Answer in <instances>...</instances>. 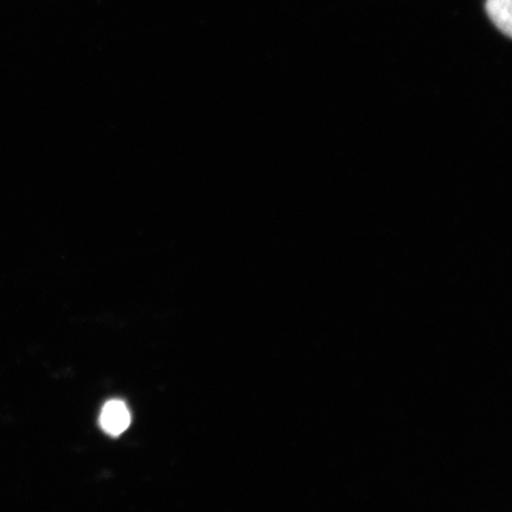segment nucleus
Masks as SVG:
<instances>
[{
  "mask_svg": "<svg viewBox=\"0 0 512 512\" xmlns=\"http://www.w3.org/2000/svg\"><path fill=\"white\" fill-rule=\"evenodd\" d=\"M131 425L130 409L121 400H111L102 408L100 426L112 437H119Z\"/></svg>",
  "mask_w": 512,
  "mask_h": 512,
  "instance_id": "obj_1",
  "label": "nucleus"
},
{
  "mask_svg": "<svg viewBox=\"0 0 512 512\" xmlns=\"http://www.w3.org/2000/svg\"><path fill=\"white\" fill-rule=\"evenodd\" d=\"M512 0H486V14L504 35H512Z\"/></svg>",
  "mask_w": 512,
  "mask_h": 512,
  "instance_id": "obj_2",
  "label": "nucleus"
}]
</instances>
